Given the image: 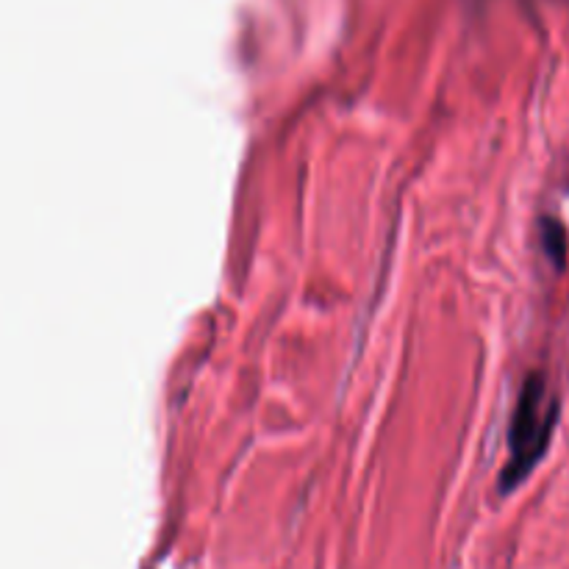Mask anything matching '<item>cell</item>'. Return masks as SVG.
<instances>
[{
    "mask_svg": "<svg viewBox=\"0 0 569 569\" xmlns=\"http://www.w3.org/2000/svg\"><path fill=\"white\" fill-rule=\"evenodd\" d=\"M558 403L547 400V389L542 375H528L519 389L508 428V464L500 475V489L511 492L519 487L531 469L542 461L550 448V436L555 428Z\"/></svg>",
    "mask_w": 569,
    "mask_h": 569,
    "instance_id": "obj_1",
    "label": "cell"
},
{
    "mask_svg": "<svg viewBox=\"0 0 569 569\" xmlns=\"http://www.w3.org/2000/svg\"><path fill=\"white\" fill-rule=\"evenodd\" d=\"M545 247H547V256L561 267L564 265V256H566V242H564V228L555 220H547L545 223Z\"/></svg>",
    "mask_w": 569,
    "mask_h": 569,
    "instance_id": "obj_2",
    "label": "cell"
}]
</instances>
